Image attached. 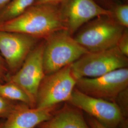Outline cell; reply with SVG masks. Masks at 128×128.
Returning a JSON list of instances; mask_svg holds the SVG:
<instances>
[{
	"label": "cell",
	"instance_id": "cell-1",
	"mask_svg": "<svg viewBox=\"0 0 128 128\" xmlns=\"http://www.w3.org/2000/svg\"><path fill=\"white\" fill-rule=\"evenodd\" d=\"M67 27L61 5L34 4L23 14L0 25V30L18 32L45 40Z\"/></svg>",
	"mask_w": 128,
	"mask_h": 128
},
{
	"label": "cell",
	"instance_id": "cell-2",
	"mask_svg": "<svg viewBox=\"0 0 128 128\" xmlns=\"http://www.w3.org/2000/svg\"><path fill=\"white\" fill-rule=\"evenodd\" d=\"M125 28L111 15H102L84 25L74 38L88 52L104 50L117 46Z\"/></svg>",
	"mask_w": 128,
	"mask_h": 128
},
{
	"label": "cell",
	"instance_id": "cell-3",
	"mask_svg": "<svg viewBox=\"0 0 128 128\" xmlns=\"http://www.w3.org/2000/svg\"><path fill=\"white\" fill-rule=\"evenodd\" d=\"M44 40L43 64L45 74L72 64L88 52L66 30L55 32Z\"/></svg>",
	"mask_w": 128,
	"mask_h": 128
},
{
	"label": "cell",
	"instance_id": "cell-4",
	"mask_svg": "<svg viewBox=\"0 0 128 128\" xmlns=\"http://www.w3.org/2000/svg\"><path fill=\"white\" fill-rule=\"evenodd\" d=\"M128 66V57L122 54L117 46L104 50L87 52L71 64L76 79L99 77Z\"/></svg>",
	"mask_w": 128,
	"mask_h": 128
},
{
	"label": "cell",
	"instance_id": "cell-5",
	"mask_svg": "<svg viewBox=\"0 0 128 128\" xmlns=\"http://www.w3.org/2000/svg\"><path fill=\"white\" fill-rule=\"evenodd\" d=\"M76 81L71 64L45 74L38 90L35 107L50 108L68 102L76 88Z\"/></svg>",
	"mask_w": 128,
	"mask_h": 128
},
{
	"label": "cell",
	"instance_id": "cell-6",
	"mask_svg": "<svg viewBox=\"0 0 128 128\" xmlns=\"http://www.w3.org/2000/svg\"><path fill=\"white\" fill-rule=\"evenodd\" d=\"M44 47L45 40H42L30 51L18 70L9 75L6 80L22 88L30 98L32 107H35L38 90L45 76L43 64Z\"/></svg>",
	"mask_w": 128,
	"mask_h": 128
},
{
	"label": "cell",
	"instance_id": "cell-7",
	"mask_svg": "<svg viewBox=\"0 0 128 128\" xmlns=\"http://www.w3.org/2000/svg\"><path fill=\"white\" fill-rule=\"evenodd\" d=\"M68 102L108 128H117L124 123V115L115 102L90 96L75 88Z\"/></svg>",
	"mask_w": 128,
	"mask_h": 128
},
{
	"label": "cell",
	"instance_id": "cell-8",
	"mask_svg": "<svg viewBox=\"0 0 128 128\" xmlns=\"http://www.w3.org/2000/svg\"><path fill=\"white\" fill-rule=\"evenodd\" d=\"M128 87V68L118 69L99 77L79 78L76 86L78 90L87 95L112 102Z\"/></svg>",
	"mask_w": 128,
	"mask_h": 128
},
{
	"label": "cell",
	"instance_id": "cell-9",
	"mask_svg": "<svg viewBox=\"0 0 128 128\" xmlns=\"http://www.w3.org/2000/svg\"><path fill=\"white\" fill-rule=\"evenodd\" d=\"M41 40L20 33L0 30V53L7 65L9 75L18 70Z\"/></svg>",
	"mask_w": 128,
	"mask_h": 128
},
{
	"label": "cell",
	"instance_id": "cell-10",
	"mask_svg": "<svg viewBox=\"0 0 128 128\" xmlns=\"http://www.w3.org/2000/svg\"><path fill=\"white\" fill-rule=\"evenodd\" d=\"M67 30L74 34L86 23L102 15H111L95 0H66L61 5Z\"/></svg>",
	"mask_w": 128,
	"mask_h": 128
},
{
	"label": "cell",
	"instance_id": "cell-11",
	"mask_svg": "<svg viewBox=\"0 0 128 128\" xmlns=\"http://www.w3.org/2000/svg\"><path fill=\"white\" fill-rule=\"evenodd\" d=\"M56 106L40 108L32 107L26 104L17 102L13 109L4 119L2 128H35L50 119Z\"/></svg>",
	"mask_w": 128,
	"mask_h": 128
},
{
	"label": "cell",
	"instance_id": "cell-12",
	"mask_svg": "<svg viewBox=\"0 0 128 128\" xmlns=\"http://www.w3.org/2000/svg\"><path fill=\"white\" fill-rule=\"evenodd\" d=\"M66 105L39 128H91L85 120L81 110L73 105Z\"/></svg>",
	"mask_w": 128,
	"mask_h": 128
},
{
	"label": "cell",
	"instance_id": "cell-13",
	"mask_svg": "<svg viewBox=\"0 0 128 128\" xmlns=\"http://www.w3.org/2000/svg\"><path fill=\"white\" fill-rule=\"evenodd\" d=\"M36 0H10L0 10V25L10 21L34 4Z\"/></svg>",
	"mask_w": 128,
	"mask_h": 128
},
{
	"label": "cell",
	"instance_id": "cell-14",
	"mask_svg": "<svg viewBox=\"0 0 128 128\" xmlns=\"http://www.w3.org/2000/svg\"><path fill=\"white\" fill-rule=\"evenodd\" d=\"M0 96L10 101L23 102L32 107L30 98L26 93L12 82L0 83Z\"/></svg>",
	"mask_w": 128,
	"mask_h": 128
},
{
	"label": "cell",
	"instance_id": "cell-15",
	"mask_svg": "<svg viewBox=\"0 0 128 128\" xmlns=\"http://www.w3.org/2000/svg\"><path fill=\"white\" fill-rule=\"evenodd\" d=\"M111 16L120 25L124 27L128 28V5L120 3L114 5L109 10Z\"/></svg>",
	"mask_w": 128,
	"mask_h": 128
},
{
	"label": "cell",
	"instance_id": "cell-16",
	"mask_svg": "<svg viewBox=\"0 0 128 128\" xmlns=\"http://www.w3.org/2000/svg\"><path fill=\"white\" fill-rule=\"evenodd\" d=\"M16 102L10 101L0 96V118L5 119L13 109Z\"/></svg>",
	"mask_w": 128,
	"mask_h": 128
},
{
	"label": "cell",
	"instance_id": "cell-17",
	"mask_svg": "<svg viewBox=\"0 0 128 128\" xmlns=\"http://www.w3.org/2000/svg\"><path fill=\"white\" fill-rule=\"evenodd\" d=\"M117 46L124 56H128V29L125 28L122 36L119 39Z\"/></svg>",
	"mask_w": 128,
	"mask_h": 128
},
{
	"label": "cell",
	"instance_id": "cell-18",
	"mask_svg": "<svg viewBox=\"0 0 128 128\" xmlns=\"http://www.w3.org/2000/svg\"><path fill=\"white\" fill-rule=\"evenodd\" d=\"M9 71L4 60L0 53V83L6 81Z\"/></svg>",
	"mask_w": 128,
	"mask_h": 128
},
{
	"label": "cell",
	"instance_id": "cell-19",
	"mask_svg": "<svg viewBox=\"0 0 128 128\" xmlns=\"http://www.w3.org/2000/svg\"><path fill=\"white\" fill-rule=\"evenodd\" d=\"M87 120L89 125L91 128H109L91 116L88 118Z\"/></svg>",
	"mask_w": 128,
	"mask_h": 128
},
{
	"label": "cell",
	"instance_id": "cell-20",
	"mask_svg": "<svg viewBox=\"0 0 128 128\" xmlns=\"http://www.w3.org/2000/svg\"><path fill=\"white\" fill-rule=\"evenodd\" d=\"M66 0H36L34 4H51L54 5H61Z\"/></svg>",
	"mask_w": 128,
	"mask_h": 128
},
{
	"label": "cell",
	"instance_id": "cell-21",
	"mask_svg": "<svg viewBox=\"0 0 128 128\" xmlns=\"http://www.w3.org/2000/svg\"><path fill=\"white\" fill-rule=\"evenodd\" d=\"M101 3L105 6L106 9L109 10L114 5L122 3V0H99Z\"/></svg>",
	"mask_w": 128,
	"mask_h": 128
},
{
	"label": "cell",
	"instance_id": "cell-22",
	"mask_svg": "<svg viewBox=\"0 0 128 128\" xmlns=\"http://www.w3.org/2000/svg\"><path fill=\"white\" fill-rule=\"evenodd\" d=\"M10 0H0V10L7 4Z\"/></svg>",
	"mask_w": 128,
	"mask_h": 128
},
{
	"label": "cell",
	"instance_id": "cell-23",
	"mask_svg": "<svg viewBox=\"0 0 128 128\" xmlns=\"http://www.w3.org/2000/svg\"><path fill=\"white\" fill-rule=\"evenodd\" d=\"M4 122V119L0 118V128H3Z\"/></svg>",
	"mask_w": 128,
	"mask_h": 128
},
{
	"label": "cell",
	"instance_id": "cell-24",
	"mask_svg": "<svg viewBox=\"0 0 128 128\" xmlns=\"http://www.w3.org/2000/svg\"><path fill=\"white\" fill-rule=\"evenodd\" d=\"M38 128V127H36V128Z\"/></svg>",
	"mask_w": 128,
	"mask_h": 128
}]
</instances>
